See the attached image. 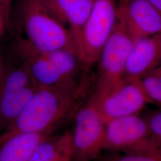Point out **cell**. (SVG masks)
Instances as JSON below:
<instances>
[{"label": "cell", "mask_w": 161, "mask_h": 161, "mask_svg": "<svg viewBox=\"0 0 161 161\" xmlns=\"http://www.w3.org/2000/svg\"><path fill=\"white\" fill-rule=\"evenodd\" d=\"M161 13V0H146Z\"/></svg>", "instance_id": "20"}, {"label": "cell", "mask_w": 161, "mask_h": 161, "mask_svg": "<svg viewBox=\"0 0 161 161\" xmlns=\"http://www.w3.org/2000/svg\"><path fill=\"white\" fill-rule=\"evenodd\" d=\"M38 87L34 84L17 92L0 96V134L22 113Z\"/></svg>", "instance_id": "13"}, {"label": "cell", "mask_w": 161, "mask_h": 161, "mask_svg": "<svg viewBox=\"0 0 161 161\" xmlns=\"http://www.w3.org/2000/svg\"><path fill=\"white\" fill-rule=\"evenodd\" d=\"M161 65V33L134 42L127 61L125 78L138 79Z\"/></svg>", "instance_id": "9"}, {"label": "cell", "mask_w": 161, "mask_h": 161, "mask_svg": "<svg viewBox=\"0 0 161 161\" xmlns=\"http://www.w3.org/2000/svg\"><path fill=\"white\" fill-rule=\"evenodd\" d=\"M105 123L92 98L79 108L72 134L73 161H92L103 150Z\"/></svg>", "instance_id": "5"}, {"label": "cell", "mask_w": 161, "mask_h": 161, "mask_svg": "<svg viewBox=\"0 0 161 161\" xmlns=\"http://www.w3.org/2000/svg\"><path fill=\"white\" fill-rule=\"evenodd\" d=\"M52 133L0 137V161H27L36 146Z\"/></svg>", "instance_id": "11"}, {"label": "cell", "mask_w": 161, "mask_h": 161, "mask_svg": "<svg viewBox=\"0 0 161 161\" xmlns=\"http://www.w3.org/2000/svg\"><path fill=\"white\" fill-rule=\"evenodd\" d=\"M76 94L77 92L38 86L22 113L0 137L52 133L75 107Z\"/></svg>", "instance_id": "1"}, {"label": "cell", "mask_w": 161, "mask_h": 161, "mask_svg": "<svg viewBox=\"0 0 161 161\" xmlns=\"http://www.w3.org/2000/svg\"><path fill=\"white\" fill-rule=\"evenodd\" d=\"M93 0H75L66 13L64 22L69 26L76 47L92 10Z\"/></svg>", "instance_id": "15"}, {"label": "cell", "mask_w": 161, "mask_h": 161, "mask_svg": "<svg viewBox=\"0 0 161 161\" xmlns=\"http://www.w3.org/2000/svg\"><path fill=\"white\" fill-rule=\"evenodd\" d=\"M74 148L70 131H66L41 141L27 161H73Z\"/></svg>", "instance_id": "12"}, {"label": "cell", "mask_w": 161, "mask_h": 161, "mask_svg": "<svg viewBox=\"0 0 161 161\" xmlns=\"http://www.w3.org/2000/svg\"><path fill=\"white\" fill-rule=\"evenodd\" d=\"M92 100L104 123L116 118L139 114L151 103L139 79H124L102 97Z\"/></svg>", "instance_id": "6"}, {"label": "cell", "mask_w": 161, "mask_h": 161, "mask_svg": "<svg viewBox=\"0 0 161 161\" xmlns=\"http://www.w3.org/2000/svg\"><path fill=\"white\" fill-rule=\"evenodd\" d=\"M138 79L150 102L161 106V65Z\"/></svg>", "instance_id": "17"}, {"label": "cell", "mask_w": 161, "mask_h": 161, "mask_svg": "<svg viewBox=\"0 0 161 161\" xmlns=\"http://www.w3.org/2000/svg\"><path fill=\"white\" fill-rule=\"evenodd\" d=\"M134 41L119 19L98 58L96 86L92 97L97 100L125 78L127 61Z\"/></svg>", "instance_id": "2"}, {"label": "cell", "mask_w": 161, "mask_h": 161, "mask_svg": "<svg viewBox=\"0 0 161 161\" xmlns=\"http://www.w3.org/2000/svg\"><path fill=\"white\" fill-rule=\"evenodd\" d=\"M108 161H161V150L150 147L138 152L115 156Z\"/></svg>", "instance_id": "18"}, {"label": "cell", "mask_w": 161, "mask_h": 161, "mask_svg": "<svg viewBox=\"0 0 161 161\" xmlns=\"http://www.w3.org/2000/svg\"><path fill=\"white\" fill-rule=\"evenodd\" d=\"M150 147L149 131L144 117L129 115L105 123L103 150L130 153Z\"/></svg>", "instance_id": "7"}, {"label": "cell", "mask_w": 161, "mask_h": 161, "mask_svg": "<svg viewBox=\"0 0 161 161\" xmlns=\"http://www.w3.org/2000/svg\"><path fill=\"white\" fill-rule=\"evenodd\" d=\"M149 131V143L153 147L161 150V109L144 116Z\"/></svg>", "instance_id": "19"}, {"label": "cell", "mask_w": 161, "mask_h": 161, "mask_svg": "<svg viewBox=\"0 0 161 161\" xmlns=\"http://www.w3.org/2000/svg\"><path fill=\"white\" fill-rule=\"evenodd\" d=\"M44 54L64 80L71 86L77 87L75 76L79 71L80 64H83L78 54L68 49H58Z\"/></svg>", "instance_id": "14"}, {"label": "cell", "mask_w": 161, "mask_h": 161, "mask_svg": "<svg viewBox=\"0 0 161 161\" xmlns=\"http://www.w3.org/2000/svg\"><path fill=\"white\" fill-rule=\"evenodd\" d=\"M118 19L134 42L161 33V13L146 0H120Z\"/></svg>", "instance_id": "8"}, {"label": "cell", "mask_w": 161, "mask_h": 161, "mask_svg": "<svg viewBox=\"0 0 161 161\" xmlns=\"http://www.w3.org/2000/svg\"><path fill=\"white\" fill-rule=\"evenodd\" d=\"M118 7L116 0H93L90 16L76 44L77 54L86 66L97 62L117 23Z\"/></svg>", "instance_id": "4"}, {"label": "cell", "mask_w": 161, "mask_h": 161, "mask_svg": "<svg viewBox=\"0 0 161 161\" xmlns=\"http://www.w3.org/2000/svg\"><path fill=\"white\" fill-rule=\"evenodd\" d=\"M23 26L30 46L37 52L68 49L77 53L69 29L47 8L42 0H35L34 6L26 14Z\"/></svg>", "instance_id": "3"}, {"label": "cell", "mask_w": 161, "mask_h": 161, "mask_svg": "<svg viewBox=\"0 0 161 161\" xmlns=\"http://www.w3.org/2000/svg\"><path fill=\"white\" fill-rule=\"evenodd\" d=\"M21 50L24 55V64L38 86L77 92V87L71 86L64 80L45 54L37 52L28 45L23 46Z\"/></svg>", "instance_id": "10"}, {"label": "cell", "mask_w": 161, "mask_h": 161, "mask_svg": "<svg viewBox=\"0 0 161 161\" xmlns=\"http://www.w3.org/2000/svg\"><path fill=\"white\" fill-rule=\"evenodd\" d=\"M36 84L26 66H19L9 70L0 82V96L17 92Z\"/></svg>", "instance_id": "16"}]
</instances>
